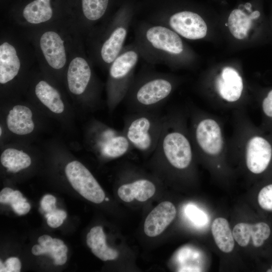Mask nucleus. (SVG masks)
Segmentation results:
<instances>
[{
  "label": "nucleus",
  "instance_id": "12",
  "mask_svg": "<svg viewBox=\"0 0 272 272\" xmlns=\"http://www.w3.org/2000/svg\"><path fill=\"white\" fill-rule=\"evenodd\" d=\"M167 23L171 29L188 39H201L207 32V26L203 19L190 11L176 13L169 17Z\"/></svg>",
  "mask_w": 272,
  "mask_h": 272
},
{
  "label": "nucleus",
  "instance_id": "7",
  "mask_svg": "<svg viewBox=\"0 0 272 272\" xmlns=\"http://www.w3.org/2000/svg\"><path fill=\"white\" fill-rule=\"evenodd\" d=\"M66 81L72 95L95 101L98 92L94 76L91 63L82 52L72 51L66 69Z\"/></svg>",
  "mask_w": 272,
  "mask_h": 272
},
{
  "label": "nucleus",
  "instance_id": "43",
  "mask_svg": "<svg viewBox=\"0 0 272 272\" xmlns=\"http://www.w3.org/2000/svg\"><path fill=\"white\" fill-rule=\"evenodd\" d=\"M105 200H108L109 199H108V198H105Z\"/></svg>",
  "mask_w": 272,
  "mask_h": 272
},
{
  "label": "nucleus",
  "instance_id": "6",
  "mask_svg": "<svg viewBox=\"0 0 272 272\" xmlns=\"http://www.w3.org/2000/svg\"><path fill=\"white\" fill-rule=\"evenodd\" d=\"M137 45L149 58L162 61L169 56L180 54L184 50L177 33L162 25L145 26L138 34Z\"/></svg>",
  "mask_w": 272,
  "mask_h": 272
},
{
  "label": "nucleus",
  "instance_id": "27",
  "mask_svg": "<svg viewBox=\"0 0 272 272\" xmlns=\"http://www.w3.org/2000/svg\"><path fill=\"white\" fill-rule=\"evenodd\" d=\"M260 207L267 211H272V184L263 187L258 195Z\"/></svg>",
  "mask_w": 272,
  "mask_h": 272
},
{
  "label": "nucleus",
  "instance_id": "2",
  "mask_svg": "<svg viewBox=\"0 0 272 272\" xmlns=\"http://www.w3.org/2000/svg\"><path fill=\"white\" fill-rule=\"evenodd\" d=\"M166 120L159 109L130 112L123 119L122 131L132 146L144 153L154 151Z\"/></svg>",
  "mask_w": 272,
  "mask_h": 272
},
{
  "label": "nucleus",
  "instance_id": "19",
  "mask_svg": "<svg viewBox=\"0 0 272 272\" xmlns=\"http://www.w3.org/2000/svg\"><path fill=\"white\" fill-rule=\"evenodd\" d=\"M8 129L18 135H27L34 130L35 124L31 109L24 104H17L8 111L6 116Z\"/></svg>",
  "mask_w": 272,
  "mask_h": 272
},
{
  "label": "nucleus",
  "instance_id": "8",
  "mask_svg": "<svg viewBox=\"0 0 272 272\" xmlns=\"http://www.w3.org/2000/svg\"><path fill=\"white\" fill-rule=\"evenodd\" d=\"M90 140L93 149L105 159L120 157L133 148L123 132L109 127L99 122H93Z\"/></svg>",
  "mask_w": 272,
  "mask_h": 272
},
{
  "label": "nucleus",
  "instance_id": "17",
  "mask_svg": "<svg viewBox=\"0 0 272 272\" xmlns=\"http://www.w3.org/2000/svg\"><path fill=\"white\" fill-rule=\"evenodd\" d=\"M33 93L36 99L43 107L56 115L63 114L65 105L59 90L44 79L37 80L33 86Z\"/></svg>",
  "mask_w": 272,
  "mask_h": 272
},
{
  "label": "nucleus",
  "instance_id": "14",
  "mask_svg": "<svg viewBox=\"0 0 272 272\" xmlns=\"http://www.w3.org/2000/svg\"><path fill=\"white\" fill-rule=\"evenodd\" d=\"M194 135L197 144L207 154L214 155L221 151L223 145L221 131L215 120L206 119L199 121Z\"/></svg>",
  "mask_w": 272,
  "mask_h": 272
},
{
  "label": "nucleus",
  "instance_id": "25",
  "mask_svg": "<svg viewBox=\"0 0 272 272\" xmlns=\"http://www.w3.org/2000/svg\"><path fill=\"white\" fill-rule=\"evenodd\" d=\"M252 19L239 9H235L230 13L228 18V27L233 36L238 39H243L250 29Z\"/></svg>",
  "mask_w": 272,
  "mask_h": 272
},
{
  "label": "nucleus",
  "instance_id": "39",
  "mask_svg": "<svg viewBox=\"0 0 272 272\" xmlns=\"http://www.w3.org/2000/svg\"><path fill=\"white\" fill-rule=\"evenodd\" d=\"M260 15V13L258 11H254L250 14V16L252 20L258 18Z\"/></svg>",
  "mask_w": 272,
  "mask_h": 272
},
{
  "label": "nucleus",
  "instance_id": "32",
  "mask_svg": "<svg viewBox=\"0 0 272 272\" xmlns=\"http://www.w3.org/2000/svg\"><path fill=\"white\" fill-rule=\"evenodd\" d=\"M6 272H19L21 268V263L16 257L8 258L4 263Z\"/></svg>",
  "mask_w": 272,
  "mask_h": 272
},
{
  "label": "nucleus",
  "instance_id": "3",
  "mask_svg": "<svg viewBox=\"0 0 272 272\" xmlns=\"http://www.w3.org/2000/svg\"><path fill=\"white\" fill-rule=\"evenodd\" d=\"M141 51L138 45L124 47L109 66L107 105L113 112L124 100L134 80V72Z\"/></svg>",
  "mask_w": 272,
  "mask_h": 272
},
{
  "label": "nucleus",
  "instance_id": "28",
  "mask_svg": "<svg viewBox=\"0 0 272 272\" xmlns=\"http://www.w3.org/2000/svg\"><path fill=\"white\" fill-rule=\"evenodd\" d=\"M185 213L190 220L195 224L203 225L207 222L206 215L193 205H188L186 208Z\"/></svg>",
  "mask_w": 272,
  "mask_h": 272
},
{
  "label": "nucleus",
  "instance_id": "4",
  "mask_svg": "<svg viewBox=\"0 0 272 272\" xmlns=\"http://www.w3.org/2000/svg\"><path fill=\"white\" fill-rule=\"evenodd\" d=\"M36 36L35 44L38 57L44 66L53 72L66 70L74 49L73 42L61 29L44 27Z\"/></svg>",
  "mask_w": 272,
  "mask_h": 272
},
{
  "label": "nucleus",
  "instance_id": "41",
  "mask_svg": "<svg viewBox=\"0 0 272 272\" xmlns=\"http://www.w3.org/2000/svg\"><path fill=\"white\" fill-rule=\"evenodd\" d=\"M245 8L248 11H249L250 12H251V5L250 3H246L245 5Z\"/></svg>",
  "mask_w": 272,
  "mask_h": 272
},
{
  "label": "nucleus",
  "instance_id": "35",
  "mask_svg": "<svg viewBox=\"0 0 272 272\" xmlns=\"http://www.w3.org/2000/svg\"><path fill=\"white\" fill-rule=\"evenodd\" d=\"M31 252L34 255H39L43 254H47L46 249L41 246L40 244L34 245L31 249Z\"/></svg>",
  "mask_w": 272,
  "mask_h": 272
},
{
  "label": "nucleus",
  "instance_id": "38",
  "mask_svg": "<svg viewBox=\"0 0 272 272\" xmlns=\"http://www.w3.org/2000/svg\"><path fill=\"white\" fill-rule=\"evenodd\" d=\"M63 241L60 239L57 238H53L52 241V248L54 250L58 248L60 246L63 245Z\"/></svg>",
  "mask_w": 272,
  "mask_h": 272
},
{
  "label": "nucleus",
  "instance_id": "36",
  "mask_svg": "<svg viewBox=\"0 0 272 272\" xmlns=\"http://www.w3.org/2000/svg\"><path fill=\"white\" fill-rule=\"evenodd\" d=\"M52 239L53 238L49 235H43L38 238V242L39 244L43 247H44L48 242L52 240Z\"/></svg>",
  "mask_w": 272,
  "mask_h": 272
},
{
  "label": "nucleus",
  "instance_id": "26",
  "mask_svg": "<svg viewBox=\"0 0 272 272\" xmlns=\"http://www.w3.org/2000/svg\"><path fill=\"white\" fill-rule=\"evenodd\" d=\"M109 0H82V9L86 23L89 25L99 22L107 9Z\"/></svg>",
  "mask_w": 272,
  "mask_h": 272
},
{
  "label": "nucleus",
  "instance_id": "11",
  "mask_svg": "<svg viewBox=\"0 0 272 272\" xmlns=\"http://www.w3.org/2000/svg\"><path fill=\"white\" fill-rule=\"evenodd\" d=\"M24 59L21 49L10 39H3L0 44V84L1 86L13 82L22 72Z\"/></svg>",
  "mask_w": 272,
  "mask_h": 272
},
{
  "label": "nucleus",
  "instance_id": "24",
  "mask_svg": "<svg viewBox=\"0 0 272 272\" xmlns=\"http://www.w3.org/2000/svg\"><path fill=\"white\" fill-rule=\"evenodd\" d=\"M2 165L11 172L16 173L28 168L31 164L30 156L23 150L10 147L5 149L1 155Z\"/></svg>",
  "mask_w": 272,
  "mask_h": 272
},
{
  "label": "nucleus",
  "instance_id": "13",
  "mask_svg": "<svg viewBox=\"0 0 272 272\" xmlns=\"http://www.w3.org/2000/svg\"><path fill=\"white\" fill-rule=\"evenodd\" d=\"M272 159V145L265 138L256 135L248 142L246 150V165L254 174L263 172Z\"/></svg>",
  "mask_w": 272,
  "mask_h": 272
},
{
  "label": "nucleus",
  "instance_id": "5",
  "mask_svg": "<svg viewBox=\"0 0 272 272\" xmlns=\"http://www.w3.org/2000/svg\"><path fill=\"white\" fill-rule=\"evenodd\" d=\"M175 124L171 116L166 115L164 128L153 153L159 161L166 162L177 169H185L192 161V148L189 140L176 128Z\"/></svg>",
  "mask_w": 272,
  "mask_h": 272
},
{
  "label": "nucleus",
  "instance_id": "20",
  "mask_svg": "<svg viewBox=\"0 0 272 272\" xmlns=\"http://www.w3.org/2000/svg\"><path fill=\"white\" fill-rule=\"evenodd\" d=\"M217 90L220 96L228 102H234L240 97L243 90L241 76L234 69L224 67L216 81Z\"/></svg>",
  "mask_w": 272,
  "mask_h": 272
},
{
  "label": "nucleus",
  "instance_id": "30",
  "mask_svg": "<svg viewBox=\"0 0 272 272\" xmlns=\"http://www.w3.org/2000/svg\"><path fill=\"white\" fill-rule=\"evenodd\" d=\"M56 198L50 194L45 195L42 198L40 205L42 209L46 212L50 213L56 209Z\"/></svg>",
  "mask_w": 272,
  "mask_h": 272
},
{
  "label": "nucleus",
  "instance_id": "10",
  "mask_svg": "<svg viewBox=\"0 0 272 272\" xmlns=\"http://www.w3.org/2000/svg\"><path fill=\"white\" fill-rule=\"evenodd\" d=\"M129 23L127 19H123L112 22L99 41L98 57L108 67L124 48Z\"/></svg>",
  "mask_w": 272,
  "mask_h": 272
},
{
  "label": "nucleus",
  "instance_id": "33",
  "mask_svg": "<svg viewBox=\"0 0 272 272\" xmlns=\"http://www.w3.org/2000/svg\"><path fill=\"white\" fill-rule=\"evenodd\" d=\"M13 211L19 215L27 214L31 208L30 205L27 201H21L11 206Z\"/></svg>",
  "mask_w": 272,
  "mask_h": 272
},
{
  "label": "nucleus",
  "instance_id": "40",
  "mask_svg": "<svg viewBox=\"0 0 272 272\" xmlns=\"http://www.w3.org/2000/svg\"><path fill=\"white\" fill-rule=\"evenodd\" d=\"M0 271L6 272V267L5 264L2 262L1 260L0 261Z\"/></svg>",
  "mask_w": 272,
  "mask_h": 272
},
{
  "label": "nucleus",
  "instance_id": "18",
  "mask_svg": "<svg viewBox=\"0 0 272 272\" xmlns=\"http://www.w3.org/2000/svg\"><path fill=\"white\" fill-rule=\"evenodd\" d=\"M270 234L269 226L264 222L254 224L240 223L235 226L233 230L234 239L242 247L246 246L252 238L255 247L262 246Z\"/></svg>",
  "mask_w": 272,
  "mask_h": 272
},
{
  "label": "nucleus",
  "instance_id": "15",
  "mask_svg": "<svg viewBox=\"0 0 272 272\" xmlns=\"http://www.w3.org/2000/svg\"><path fill=\"white\" fill-rule=\"evenodd\" d=\"M176 215V210L172 202H161L147 216L144 223L145 234L152 237L160 235L173 221Z\"/></svg>",
  "mask_w": 272,
  "mask_h": 272
},
{
  "label": "nucleus",
  "instance_id": "23",
  "mask_svg": "<svg viewBox=\"0 0 272 272\" xmlns=\"http://www.w3.org/2000/svg\"><path fill=\"white\" fill-rule=\"evenodd\" d=\"M211 229L218 248L225 253L231 252L234 247V238L228 221L223 218H217L213 221Z\"/></svg>",
  "mask_w": 272,
  "mask_h": 272
},
{
  "label": "nucleus",
  "instance_id": "29",
  "mask_svg": "<svg viewBox=\"0 0 272 272\" xmlns=\"http://www.w3.org/2000/svg\"><path fill=\"white\" fill-rule=\"evenodd\" d=\"M45 216L47 218L48 225L51 228H55L63 223L67 215L65 211L56 209L52 212L46 213Z\"/></svg>",
  "mask_w": 272,
  "mask_h": 272
},
{
  "label": "nucleus",
  "instance_id": "9",
  "mask_svg": "<svg viewBox=\"0 0 272 272\" xmlns=\"http://www.w3.org/2000/svg\"><path fill=\"white\" fill-rule=\"evenodd\" d=\"M65 173L72 187L82 196L96 203L105 199L104 192L90 171L78 161L69 162Z\"/></svg>",
  "mask_w": 272,
  "mask_h": 272
},
{
  "label": "nucleus",
  "instance_id": "31",
  "mask_svg": "<svg viewBox=\"0 0 272 272\" xmlns=\"http://www.w3.org/2000/svg\"><path fill=\"white\" fill-rule=\"evenodd\" d=\"M262 109L264 115L272 119V89L267 94L262 102Z\"/></svg>",
  "mask_w": 272,
  "mask_h": 272
},
{
  "label": "nucleus",
  "instance_id": "34",
  "mask_svg": "<svg viewBox=\"0 0 272 272\" xmlns=\"http://www.w3.org/2000/svg\"><path fill=\"white\" fill-rule=\"evenodd\" d=\"M13 190L9 187H5L2 189L0 192V202L6 204L8 196Z\"/></svg>",
  "mask_w": 272,
  "mask_h": 272
},
{
  "label": "nucleus",
  "instance_id": "16",
  "mask_svg": "<svg viewBox=\"0 0 272 272\" xmlns=\"http://www.w3.org/2000/svg\"><path fill=\"white\" fill-rule=\"evenodd\" d=\"M51 0H34L27 4L22 12V25L34 28L46 27L53 23L54 12Z\"/></svg>",
  "mask_w": 272,
  "mask_h": 272
},
{
  "label": "nucleus",
  "instance_id": "42",
  "mask_svg": "<svg viewBox=\"0 0 272 272\" xmlns=\"http://www.w3.org/2000/svg\"><path fill=\"white\" fill-rule=\"evenodd\" d=\"M267 271H272V266H271V268L270 269H268V270H267Z\"/></svg>",
  "mask_w": 272,
  "mask_h": 272
},
{
  "label": "nucleus",
  "instance_id": "37",
  "mask_svg": "<svg viewBox=\"0 0 272 272\" xmlns=\"http://www.w3.org/2000/svg\"><path fill=\"white\" fill-rule=\"evenodd\" d=\"M67 260L66 253L63 254L58 259L54 260L53 263L55 265H61L64 264Z\"/></svg>",
  "mask_w": 272,
  "mask_h": 272
},
{
  "label": "nucleus",
  "instance_id": "21",
  "mask_svg": "<svg viewBox=\"0 0 272 272\" xmlns=\"http://www.w3.org/2000/svg\"><path fill=\"white\" fill-rule=\"evenodd\" d=\"M156 191L154 183L146 178H139L121 185L117 193L121 199L130 202L134 199L145 201L151 197Z\"/></svg>",
  "mask_w": 272,
  "mask_h": 272
},
{
  "label": "nucleus",
  "instance_id": "22",
  "mask_svg": "<svg viewBox=\"0 0 272 272\" xmlns=\"http://www.w3.org/2000/svg\"><path fill=\"white\" fill-rule=\"evenodd\" d=\"M87 244L92 253L103 261L115 259L118 252L107 246L106 235L101 226L93 227L87 234Z\"/></svg>",
  "mask_w": 272,
  "mask_h": 272
},
{
  "label": "nucleus",
  "instance_id": "1",
  "mask_svg": "<svg viewBox=\"0 0 272 272\" xmlns=\"http://www.w3.org/2000/svg\"><path fill=\"white\" fill-rule=\"evenodd\" d=\"M173 89L165 74H146L134 78L124 100L130 112L158 110Z\"/></svg>",
  "mask_w": 272,
  "mask_h": 272
}]
</instances>
